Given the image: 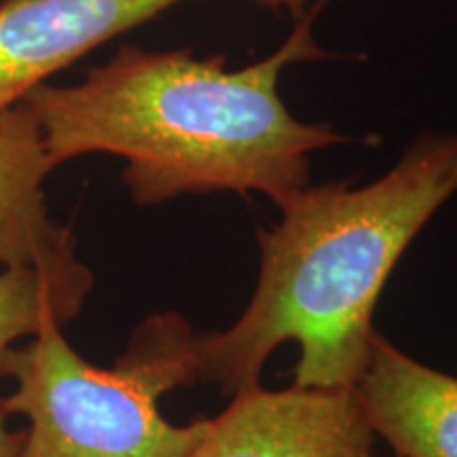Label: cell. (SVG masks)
Masks as SVG:
<instances>
[{
	"label": "cell",
	"instance_id": "cell-1",
	"mask_svg": "<svg viewBox=\"0 0 457 457\" xmlns=\"http://www.w3.org/2000/svg\"><path fill=\"white\" fill-rule=\"evenodd\" d=\"M313 21L316 11L301 15L276 51L242 68L123 45L79 83L38 85L21 102L57 168L96 153L121 157L136 204L233 191L279 205L310 185L313 153L352 140L296 119L279 96L286 68L327 57Z\"/></svg>",
	"mask_w": 457,
	"mask_h": 457
},
{
	"label": "cell",
	"instance_id": "cell-2",
	"mask_svg": "<svg viewBox=\"0 0 457 457\" xmlns=\"http://www.w3.org/2000/svg\"><path fill=\"white\" fill-rule=\"evenodd\" d=\"M455 195L457 131H430L369 185H307L284 199L279 220L259 231L248 307L222 333H199V381L242 392L259 384L273 350L295 341V386L356 387L387 278Z\"/></svg>",
	"mask_w": 457,
	"mask_h": 457
},
{
	"label": "cell",
	"instance_id": "cell-3",
	"mask_svg": "<svg viewBox=\"0 0 457 457\" xmlns=\"http://www.w3.org/2000/svg\"><path fill=\"white\" fill-rule=\"evenodd\" d=\"M199 333L174 312L145 320L112 369L91 364L51 324L0 356L13 392L7 413L26 417L20 457H187L210 420L174 426L159 400L195 386Z\"/></svg>",
	"mask_w": 457,
	"mask_h": 457
},
{
	"label": "cell",
	"instance_id": "cell-4",
	"mask_svg": "<svg viewBox=\"0 0 457 457\" xmlns=\"http://www.w3.org/2000/svg\"><path fill=\"white\" fill-rule=\"evenodd\" d=\"M375 432L353 387L233 394L187 457H375Z\"/></svg>",
	"mask_w": 457,
	"mask_h": 457
},
{
	"label": "cell",
	"instance_id": "cell-5",
	"mask_svg": "<svg viewBox=\"0 0 457 457\" xmlns=\"http://www.w3.org/2000/svg\"><path fill=\"white\" fill-rule=\"evenodd\" d=\"M185 0H3L0 108L13 106L89 51ZM299 13L307 0H259Z\"/></svg>",
	"mask_w": 457,
	"mask_h": 457
},
{
	"label": "cell",
	"instance_id": "cell-6",
	"mask_svg": "<svg viewBox=\"0 0 457 457\" xmlns=\"http://www.w3.org/2000/svg\"><path fill=\"white\" fill-rule=\"evenodd\" d=\"M55 168L30 108L24 102L0 108V270H89L71 228L47 210L43 185Z\"/></svg>",
	"mask_w": 457,
	"mask_h": 457
},
{
	"label": "cell",
	"instance_id": "cell-7",
	"mask_svg": "<svg viewBox=\"0 0 457 457\" xmlns=\"http://www.w3.org/2000/svg\"><path fill=\"white\" fill-rule=\"evenodd\" d=\"M375 436L396 457H457V377L398 350L375 333L353 387Z\"/></svg>",
	"mask_w": 457,
	"mask_h": 457
},
{
	"label": "cell",
	"instance_id": "cell-8",
	"mask_svg": "<svg viewBox=\"0 0 457 457\" xmlns=\"http://www.w3.org/2000/svg\"><path fill=\"white\" fill-rule=\"evenodd\" d=\"M94 288L89 270L51 273L30 267L0 270V356L43 328H64L83 312Z\"/></svg>",
	"mask_w": 457,
	"mask_h": 457
},
{
	"label": "cell",
	"instance_id": "cell-9",
	"mask_svg": "<svg viewBox=\"0 0 457 457\" xmlns=\"http://www.w3.org/2000/svg\"><path fill=\"white\" fill-rule=\"evenodd\" d=\"M7 411L0 403V457H20L24 445V430H11L7 424Z\"/></svg>",
	"mask_w": 457,
	"mask_h": 457
}]
</instances>
